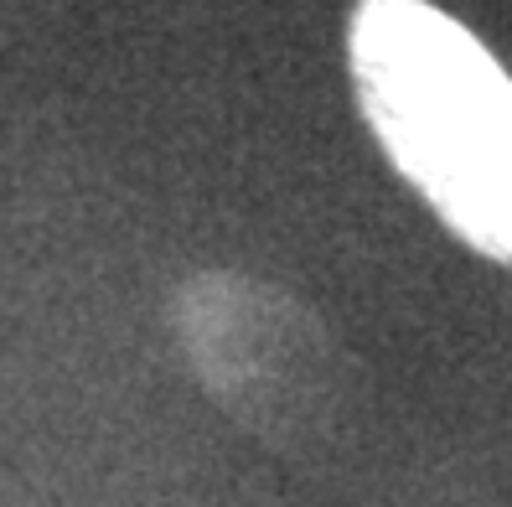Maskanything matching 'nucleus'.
<instances>
[{"label": "nucleus", "mask_w": 512, "mask_h": 507, "mask_svg": "<svg viewBox=\"0 0 512 507\" xmlns=\"http://www.w3.org/2000/svg\"><path fill=\"white\" fill-rule=\"evenodd\" d=\"M347 73L399 176L466 249L512 264V78L430 0H357Z\"/></svg>", "instance_id": "obj_1"}, {"label": "nucleus", "mask_w": 512, "mask_h": 507, "mask_svg": "<svg viewBox=\"0 0 512 507\" xmlns=\"http://www.w3.org/2000/svg\"><path fill=\"white\" fill-rule=\"evenodd\" d=\"M166 321L207 399L264 445L311 451L342 420L352 363L295 290L213 264L171 290Z\"/></svg>", "instance_id": "obj_2"}]
</instances>
